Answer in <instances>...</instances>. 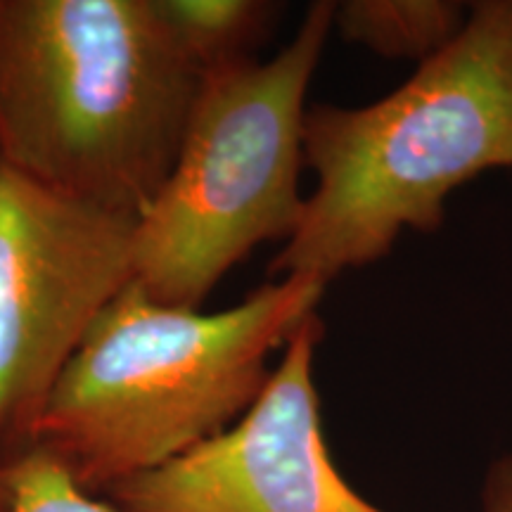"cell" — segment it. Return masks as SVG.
I'll return each mask as SVG.
<instances>
[{"label": "cell", "instance_id": "obj_1", "mask_svg": "<svg viewBox=\"0 0 512 512\" xmlns=\"http://www.w3.org/2000/svg\"><path fill=\"white\" fill-rule=\"evenodd\" d=\"M313 190L268 273L328 287L406 233H434L460 185L512 169V0H482L456 41L368 105L306 110Z\"/></svg>", "mask_w": 512, "mask_h": 512}, {"label": "cell", "instance_id": "obj_2", "mask_svg": "<svg viewBox=\"0 0 512 512\" xmlns=\"http://www.w3.org/2000/svg\"><path fill=\"white\" fill-rule=\"evenodd\" d=\"M202 74L155 0H0V162L136 221Z\"/></svg>", "mask_w": 512, "mask_h": 512}, {"label": "cell", "instance_id": "obj_3", "mask_svg": "<svg viewBox=\"0 0 512 512\" xmlns=\"http://www.w3.org/2000/svg\"><path fill=\"white\" fill-rule=\"evenodd\" d=\"M325 285L280 278L216 313L131 283L100 313L38 415L31 444L88 494H107L245 415L271 356L318 313Z\"/></svg>", "mask_w": 512, "mask_h": 512}, {"label": "cell", "instance_id": "obj_4", "mask_svg": "<svg viewBox=\"0 0 512 512\" xmlns=\"http://www.w3.org/2000/svg\"><path fill=\"white\" fill-rule=\"evenodd\" d=\"M335 3H311L268 60L202 74L181 147L133 230V283L159 304L200 309L264 242H287L304 195L306 93L332 34Z\"/></svg>", "mask_w": 512, "mask_h": 512}, {"label": "cell", "instance_id": "obj_5", "mask_svg": "<svg viewBox=\"0 0 512 512\" xmlns=\"http://www.w3.org/2000/svg\"><path fill=\"white\" fill-rule=\"evenodd\" d=\"M133 230L0 162V465L27 451L83 337L133 283Z\"/></svg>", "mask_w": 512, "mask_h": 512}, {"label": "cell", "instance_id": "obj_6", "mask_svg": "<svg viewBox=\"0 0 512 512\" xmlns=\"http://www.w3.org/2000/svg\"><path fill=\"white\" fill-rule=\"evenodd\" d=\"M318 313L287 339L238 422L157 470L107 491L119 512H389L332 463L316 387Z\"/></svg>", "mask_w": 512, "mask_h": 512}, {"label": "cell", "instance_id": "obj_7", "mask_svg": "<svg viewBox=\"0 0 512 512\" xmlns=\"http://www.w3.org/2000/svg\"><path fill=\"white\" fill-rule=\"evenodd\" d=\"M467 15L470 5L453 0H344L332 31L380 57L422 64L456 41Z\"/></svg>", "mask_w": 512, "mask_h": 512}, {"label": "cell", "instance_id": "obj_8", "mask_svg": "<svg viewBox=\"0 0 512 512\" xmlns=\"http://www.w3.org/2000/svg\"><path fill=\"white\" fill-rule=\"evenodd\" d=\"M159 17L202 72L249 57L278 5L261 0H155Z\"/></svg>", "mask_w": 512, "mask_h": 512}, {"label": "cell", "instance_id": "obj_9", "mask_svg": "<svg viewBox=\"0 0 512 512\" xmlns=\"http://www.w3.org/2000/svg\"><path fill=\"white\" fill-rule=\"evenodd\" d=\"M0 477L10 491L8 512H119L83 491L50 453L36 446L0 465Z\"/></svg>", "mask_w": 512, "mask_h": 512}, {"label": "cell", "instance_id": "obj_10", "mask_svg": "<svg viewBox=\"0 0 512 512\" xmlns=\"http://www.w3.org/2000/svg\"><path fill=\"white\" fill-rule=\"evenodd\" d=\"M479 512H512V448L486 467L479 486Z\"/></svg>", "mask_w": 512, "mask_h": 512}, {"label": "cell", "instance_id": "obj_11", "mask_svg": "<svg viewBox=\"0 0 512 512\" xmlns=\"http://www.w3.org/2000/svg\"><path fill=\"white\" fill-rule=\"evenodd\" d=\"M10 510V491L5 486L3 477H0V512H8Z\"/></svg>", "mask_w": 512, "mask_h": 512}]
</instances>
